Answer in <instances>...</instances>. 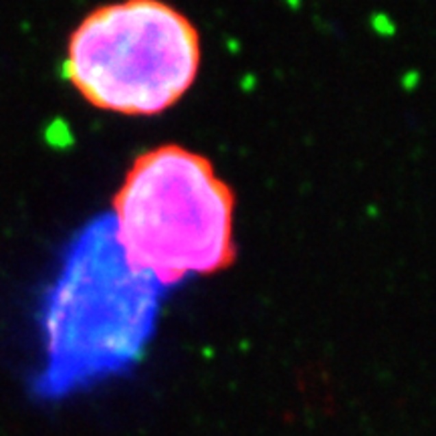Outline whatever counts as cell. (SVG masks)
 Here are the masks:
<instances>
[{"instance_id": "2", "label": "cell", "mask_w": 436, "mask_h": 436, "mask_svg": "<svg viewBox=\"0 0 436 436\" xmlns=\"http://www.w3.org/2000/svg\"><path fill=\"white\" fill-rule=\"evenodd\" d=\"M234 196L213 164L182 147L142 154L113 198V230L125 258L170 287L234 261Z\"/></svg>"}, {"instance_id": "1", "label": "cell", "mask_w": 436, "mask_h": 436, "mask_svg": "<svg viewBox=\"0 0 436 436\" xmlns=\"http://www.w3.org/2000/svg\"><path fill=\"white\" fill-rule=\"evenodd\" d=\"M162 291L125 258L111 215L91 220L69 245L43 303L36 396L63 398L130 370L154 335Z\"/></svg>"}, {"instance_id": "3", "label": "cell", "mask_w": 436, "mask_h": 436, "mask_svg": "<svg viewBox=\"0 0 436 436\" xmlns=\"http://www.w3.org/2000/svg\"><path fill=\"white\" fill-rule=\"evenodd\" d=\"M200 36L164 0H121L91 10L73 31L65 77L93 108L156 115L192 87Z\"/></svg>"}]
</instances>
